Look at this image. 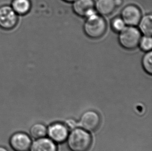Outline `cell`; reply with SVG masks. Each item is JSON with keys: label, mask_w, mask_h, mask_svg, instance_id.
Listing matches in <instances>:
<instances>
[{"label": "cell", "mask_w": 152, "mask_h": 151, "mask_svg": "<svg viewBox=\"0 0 152 151\" xmlns=\"http://www.w3.org/2000/svg\"><path fill=\"white\" fill-rule=\"evenodd\" d=\"M92 140L86 131L80 128L74 129L68 137L67 144L71 151H88Z\"/></svg>", "instance_id": "6da1fadb"}, {"label": "cell", "mask_w": 152, "mask_h": 151, "mask_svg": "<svg viewBox=\"0 0 152 151\" xmlns=\"http://www.w3.org/2000/svg\"><path fill=\"white\" fill-rule=\"evenodd\" d=\"M107 23L104 19L98 14L87 18L84 25L85 33L91 38L102 37L107 30Z\"/></svg>", "instance_id": "7a4b0ae2"}, {"label": "cell", "mask_w": 152, "mask_h": 151, "mask_svg": "<svg viewBox=\"0 0 152 151\" xmlns=\"http://www.w3.org/2000/svg\"><path fill=\"white\" fill-rule=\"evenodd\" d=\"M141 32L134 26H128L119 32V44L125 49L133 50L138 47L140 39Z\"/></svg>", "instance_id": "3957f363"}, {"label": "cell", "mask_w": 152, "mask_h": 151, "mask_svg": "<svg viewBox=\"0 0 152 151\" xmlns=\"http://www.w3.org/2000/svg\"><path fill=\"white\" fill-rule=\"evenodd\" d=\"M18 17L12 7L5 5L0 7V27L10 30L16 25Z\"/></svg>", "instance_id": "277c9868"}, {"label": "cell", "mask_w": 152, "mask_h": 151, "mask_svg": "<svg viewBox=\"0 0 152 151\" xmlns=\"http://www.w3.org/2000/svg\"><path fill=\"white\" fill-rule=\"evenodd\" d=\"M121 18L128 26L138 25L142 18V14L137 6L129 5L126 6L121 11Z\"/></svg>", "instance_id": "5b68a950"}, {"label": "cell", "mask_w": 152, "mask_h": 151, "mask_svg": "<svg viewBox=\"0 0 152 151\" xmlns=\"http://www.w3.org/2000/svg\"><path fill=\"white\" fill-rule=\"evenodd\" d=\"M101 122L99 114L94 111H88L83 114L80 118V126L88 131H95L99 128Z\"/></svg>", "instance_id": "8992f818"}, {"label": "cell", "mask_w": 152, "mask_h": 151, "mask_svg": "<svg viewBox=\"0 0 152 151\" xmlns=\"http://www.w3.org/2000/svg\"><path fill=\"white\" fill-rule=\"evenodd\" d=\"M10 143L14 151H29L31 147V140L25 133H17L11 137Z\"/></svg>", "instance_id": "52a82bcc"}, {"label": "cell", "mask_w": 152, "mask_h": 151, "mask_svg": "<svg viewBox=\"0 0 152 151\" xmlns=\"http://www.w3.org/2000/svg\"><path fill=\"white\" fill-rule=\"evenodd\" d=\"M48 134L53 141L61 143L65 141L68 137V129L65 125L56 123L49 127Z\"/></svg>", "instance_id": "ba28073f"}, {"label": "cell", "mask_w": 152, "mask_h": 151, "mask_svg": "<svg viewBox=\"0 0 152 151\" xmlns=\"http://www.w3.org/2000/svg\"><path fill=\"white\" fill-rule=\"evenodd\" d=\"M73 4L74 12L80 17H86L87 14L95 7L93 0H75Z\"/></svg>", "instance_id": "9c48e42d"}, {"label": "cell", "mask_w": 152, "mask_h": 151, "mask_svg": "<svg viewBox=\"0 0 152 151\" xmlns=\"http://www.w3.org/2000/svg\"><path fill=\"white\" fill-rule=\"evenodd\" d=\"M31 147V151H57L55 143L48 138L37 139Z\"/></svg>", "instance_id": "30bf717a"}, {"label": "cell", "mask_w": 152, "mask_h": 151, "mask_svg": "<svg viewBox=\"0 0 152 151\" xmlns=\"http://www.w3.org/2000/svg\"><path fill=\"white\" fill-rule=\"evenodd\" d=\"M95 6L98 12L102 16L111 14L116 7L114 0H97Z\"/></svg>", "instance_id": "8fae6325"}, {"label": "cell", "mask_w": 152, "mask_h": 151, "mask_svg": "<svg viewBox=\"0 0 152 151\" xmlns=\"http://www.w3.org/2000/svg\"><path fill=\"white\" fill-rule=\"evenodd\" d=\"M140 32L144 36H152V16L151 14L146 15L140 19L138 23Z\"/></svg>", "instance_id": "7c38bea8"}, {"label": "cell", "mask_w": 152, "mask_h": 151, "mask_svg": "<svg viewBox=\"0 0 152 151\" xmlns=\"http://www.w3.org/2000/svg\"><path fill=\"white\" fill-rule=\"evenodd\" d=\"M12 6L16 14L25 15L29 12L31 4L30 0H13Z\"/></svg>", "instance_id": "4fadbf2b"}, {"label": "cell", "mask_w": 152, "mask_h": 151, "mask_svg": "<svg viewBox=\"0 0 152 151\" xmlns=\"http://www.w3.org/2000/svg\"><path fill=\"white\" fill-rule=\"evenodd\" d=\"M30 133L31 136L34 139H41L45 137L47 133V128L42 124H35L31 127Z\"/></svg>", "instance_id": "5bb4252c"}, {"label": "cell", "mask_w": 152, "mask_h": 151, "mask_svg": "<svg viewBox=\"0 0 152 151\" xmlns=\"http://www.w3.org/2000/svg\"><path fill=\"white\" fill-rule=\"evenodd\" d=\"M142 66L144 70L150 75L152 74V52L148 51L142 59Z\"/></svg>", "instance_id": "9a60e30c"}, {"label": "cell", "mask_w": 152, "mask_h": 151, "mask_svg": "<svg viewBox=\"0 0 152 151\" xmlns=\"http://www.w3.org/2000/svg\"><path fill=\"white\" fill-rule=\"evenodd\" d=\"M139 45L143 51H151L152 48V39L151 36H144L140 39Z\"/></svg>", "instance_id": "2e32d148"}, {"label": "cell", "mask_w": 152, "mask_h": 151, "mask_svg": "<svg viewBox=\"0 0 152 151\" xmlns=\"http://www.w3.org/2000/svg\"><path fill=\"white\" fill-rule=\"evenodd\" d=\"M112 28L114 31L120 32L126 27V24L121 17H116L113 19L111 23Z\"/></svg>", "instance_id": "e0dca14e"}, {"label": "cell", "mask_w": 152, "mask_h": 151, "mask_svg": "<svg viewBox=\"0 0 152 151\" xmlns=\"http://www.w3.org/2000/svg\"><path fill=\"white\" fill-rule=\"evenodd\" d=\"M65 126L67 128L71 129V130H73L77 126V123L73 120L70 119V120H68L66 121Z\"/></svg>", "instance_id": "ac0fdd59"}, {"label": "cell", "mask_w": 152, "mask_h": 151, "mask_svg": "<svg viewBox=\"0 0 152 151\" xmlns=\"http://www.w3.org/2000/svg\"><path fill=\"white\" fill-rule=\"evenodd\" d=\"M116 6H121L122 4L123 0H114Z\"/></svg>", "instance_id": "d6986e66"}, {"label": "cell", "mask_w": 152, "mask_h": 151, "mask_svg": "<svg viewBox=\"0 0 152 151\" xmlns=\"http://www.w3.org/2000/svg\"><path fill=\"white\" fill-rule=\"evenodd\" d=\"M0 151H8V150L6 149V148L2 147H0Z\"/></svg>", "instance_id": "ffe728a7"}, {"label": "cell", "mask_w": 152, "mask_h": 151, "mask_svg": "<svg viewBox=\"0 0 152 151\" xmlns=\"http://www.w3.org/2000/svg\"><path fill=\"white\" fill-rule=\"evenodd\" d=\"M63 1L66 2H74L75 0H63Z\"/></svg>", "instance_id": "44dd1931"}]
</instances>
